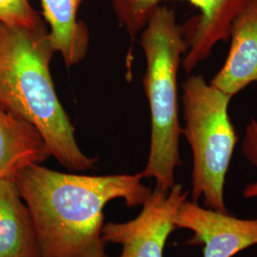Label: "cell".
I'll return each instance as SVG.
<instances>
[{
	"label": "cell",
	"mask_w": 257,
	"mask_h": 257,
	"mask_svg": "<svg viewBox=\"0 0 257 257\" xmlns=\"http://www.w3.org/2000/svg\"><path fill=\"white\" fill-rule=\"evenodd\" d=\"M136 175L60 173L41 164L19 171L14 180L35 224L42 257H105L104 208L113 199L142 206L152 189Z\"/></svg>",
	"instance_id": "obj_1"
},
{
	"label": "cell",
	"mask_w": 257,
	"mask_h": 257,
	"mask_svg": "<svg viewBox=\"0 0 257 257\" xmlns=\"http://www.w3.org/2000/svg\"><path fill=\"white\" fill-rule=\"evenodd\" d=\"M0 23L33 29L43 23V20L29 0H0Z\"/></svg>",
	"instance_id": "obj_12"
},
{
	"label": "cell",
	"mask_w": 257,
	"mask_h": 257,
	"mask_svg": "<svg viewBox=\"0 0 257 257\" xmlns=\"http://www.w3.org/2000/svg\"><path fill=\"white\" fill-rule=\"evenodd\" d=\"M187 199L188 192L180 184L170 190L156 186L137 217L124 223L104 224L102 239L122 246L116 257H163L168 238L176 230L177 211Z\"/></svg>",
	"instance_id": "obj_6"
},
{
	"label": "cell",
	"mask_w": 257,
	"mask_h": 257,
	"mask_svg": "<svg viewBox=\"0 0 257 257\" xmlns=\"http://www.w3.org/2000/svg\"><path fill=\"white\" fill-rule=\"evenodd\" d=\"M231 99L200 74L182 84V136L193 154L192 201L220 212H229L225 183L238 141L229 114Z\"/></svg>",
	"instance_id": "obj_4"
},
{
	"label": "cell",
	"mask_w": 257,
	"mask_h": 257,
	"mask_svg": "<svg viewBox=\"0 0 257 257\" xmlns=\"http://www.w3.org/2000/svg\"><path fill=\"white\" fill-rule=\"evenodd\" d=\"M49 156L37 130L0 107V180L14 178L24 167L41 164Z\"/></svg>",
	"instance_id": "obj_11"
},
{
	"label": "cell",
	"mask_w": 257,
	"mask_h": 257,
	"mask_svg": "<svg viewBox=\"0 0 257 257\" xmlns=\"http://www.w3.org/2000/svg\"><path fill=\"white\" fill-rule=\"evenodd\" d=\"M44 22L33 29L0 23V107L40 134L50 156L74 172L92 169L96 159L77 144L74 127L51 74L55 54Z\"/></svg>",
	"instance_id": "obj_2"
},
{
	"label": "cell",
	"mask_w": 257,
	"mask_h": 257,
	"mask_svg": "<svg viewBox=\"0 0 257 257\" xmlns=\"http://www.w3.org/2000/svg\"><path fill=\"white\" fill-rule=\"evenodd\" d=\"M139 43L146 59L144 91L151 113V143L143 178H154L156 186L170 190L175 171L182 166L179 141L177 74L188 51L182 25L175 11L160 5L141 31Z\"/></svg>",
	"instance_id": "obj_3"
},
{
	"label": "cell",
	"mask_w": 257,
	"mask_h": 257,
	"mask_svg": "<svg viewBox=\"0 0 257 257\" xmlns=\"http://www.w3.org/2000/svg\"><path fill=\"white\" fill-rule=\"evenodd\" d=\"M175 226L192 231L186 244L202 246L203 257H234L257 245V218H238L188 199L177 211Z\"/></svg>",
	"instance_id": "obj_7"
},
{
	"label": "cell",
	"mask_w": 257,
	"mask_h": 257,
	"mask_svg": "<svg viewBox=\"0 0 257 257\" xmlns=\"http://www.w3.org/2000/svg\"><path fill=\"white\" fill-rule=\"evenodd\" d=\"M83 0H40L42 15L50 26L48 37L55 53L67 67L82 61L88 53L90 34L85 23L77 19Z\"/></svg>",
	"instance_id": "obj_10"
},
{
	"label": "cell",
	"mask_w": 257,
	"mask_h": 257,
	"mask_svg": "<svg viewBox=\"0 0 257 257\" xmlns=\"http://www.w3.org/2000/svg\"><path fill=\"white\" fill-rule=\"evenodd\" d=\"M229 40L226 60L209 82L232 98L257 83V0H247L239 11Z\"/></svg>",
	"instance_id": "obj_8"
},
{
	"label": "cell",
	"mask_w": 257,
	"mask_h": 257,
	"mask_svg": "<svg viewBox=\"0 0 257 257\" xmlns=\"http://www.w3.org/2000/svg\"><path fill=\"white\" fill-rule=\"evenodd\" d=\"M169 0H109L120 25L133 39L147 24L153 12ZM200 12L184 25L188 51L182 67L188 74L206 60L219 42L229 41L231 24L247 0H182Z\"/></svg>",
	"instance_id": "obj_5"
},
{
	"label": "cell",
	"mask_w": 257,
	"mask_h": 257,
	"mask_svg": "<svg viewBox=\"0 0 257 257\" xmlns=\"http://www.w3.org/2000/svg\"><path fill=\"white\" fill-rule=\"evenodd\" d=\"M241 152L248 163L257 171V120L251 118L246 125L241 144ZM243 196L247 199L257 198V179L245 187Z\"/></svg>",
	"instance_id": "obj_13"
},
{
	"label": "cell",
	"mask_w": 257,
	"mask_h": 257,
	"mask_svg": "<svg viewBox=\"0 0 257 257\" xmlns=\"http://www.w3.org/2000/svg\"><path fill=\"white\" fill-rule=\"evenodd\" d=\"M0 257H42L32 214L14 178L0 180Z\"/></svg>",
	"instance_id": "obj_9"
}]
</instances>
